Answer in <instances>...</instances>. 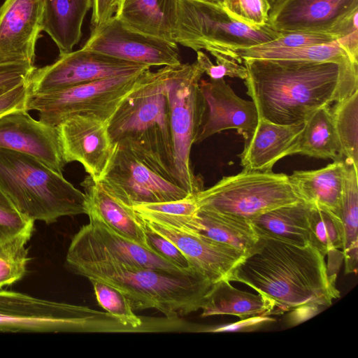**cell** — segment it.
<instances>
[{"label":"cell","instance_id":"obj_1","mask_svg":"<svg viewBox=\"0 0 358 358\" xmlns=\"http://www.w3.org/2000/svg\"><path fill=\"white\" fill-rule=\"evenodd\" d=\"M244 83L259 115L271 122H306L318 109L358 90V62L244 59Z\"/></svg>","mask_w":358,"mask_h":358},{"label":"cell","instance_id":"obj_2","mask_svg":"<svg viewBox=\"0 0 358 358\" xmlns=\"http://www.w3.org/2000/svg\"><path fill=\"white\" fill-rule=\"evenodd\" d=\"M258 236L229 281L245 284L270 299L277 313L306 304L324 309L340 296L324 256L311 243L301 247Z\"/></svg>","mask_w":358,"mask_h":358},{"label":"cell","instance_id":"obj_3","mask_svg":"<svg viewBox=\"0 0 358 358\" xmlns=\"http://www.w3.org/2000/svg\"><path fill=\"white\" fill-rule=\"evenodd\" d=\"M65 264L75 274L118 289L134 310L154 308L169 318L201 310L217 284L199 271L171 273L129 265L105 255L70 250Z\"/></svg>","mask_w":358,"mask_h":358},{"label":"cell","instance_id":"obj_4","mask_svg":"<svg viewBox=\"0 0 358 358\" xmlns=\"http://www.w3.org/2000/svg\"><path fill=\"white\" fill-rule=\"evenodd\" d=\"M170 66L145 72L140 84L109 120L108 129L114 145L131 150L180 186L175 167L167 94Z\"/></svg>","mask_w":358,"mask_h":358},{"label":"cell","instance_id":"obj_5","mask_svg":"<svg viewBox=\"0 0 358 358\" xmlns=\"http://www.w3.org/2000/svg\"><path fill=\"white\" fill-rule=\"evenodd\" d=\"M0 188L34 222L52 224L61 217L87 214L84 192L62 173L22 152L0 148Z\"/></svg>","mask_w":358,"mask_h":358},{"label":"cell","instance_id":"obj_6","mask_svg":"<svg viewBox=\"0 0 358 358\" xmlns=\"http://www.w3.org/2000/svg\"><path fill=\"white\" fill-rule=\"evenodd\" d=\"M122 329L107 312L0 289V331L120 333Z\"/></svg>","mask_w":358,"mask_h":358},{"label":"cell","instance_id":"obj_7","mask_svg":"<svg viewBox=\"0 0 358 358\" xmlns=\"http://www.w3.org/2000/svg\"><path fill=\"white\" fill-rule=\"evenodd\" d=\"M199 209L248 220L302 200L285 173L243 169L194 194Z\"/></svg>","mask_w":358,"mask_h":358},{"label":"cell","instance_id":"obj_8","mask_svg":"<svg viewBox=\"0 0 358 358\" xmlns=\"http://www.w3.org/2000/svg\"><path fill=\"white\" fill-rule=\"evenodd\" d=\"M203 74L196 60L192 64L171 65L167 79L175 167L180 186L191 194L203 189L201 181L192 168L190 153L206 111V100L199 87Z\"/></svg>","mask_w":358,"mask_h":358},{"label":"cell","instance_id":"obj_9","mask_svg":"<svg viewBox=\"0 0 358 358\" xmlns=\"http://www.w3.org/2000/svg\"><path fill=\"white\" fill-rule=\"evenodd\" d=\"M147 70L29 96L26 110L37 111L39 120L52 127L74 115L108 122L121 102L140 84Z\"/></svg>","mask_w":358,"mask_h":358},{"label":"cell","instance_id":"obj_10","mask_svg":"<svg viewBox=\"0 0 358 358\" xmlns=\"http://www.w3.org/2000/svg\"><path fill=\"white\" fill-rule=\"evenodd\" d=\"M268 24L254 29L231 18L220 4L178 0L173 41L197 52L212 46L248 47L278 38Z\"/></svg>","mask_w":358,"mask_h":358},{"label":"cell","instance_id":"obj_11","mask_svg":"<svg viewBox=\"0 0 358 358\" xmlns=\"http://www.w3.org/2000/svg\"><path fill=\"white\" fill-rule=\"evenodd\" d=\"M97 182L129 207L177 201L191 195L142 158L118 145H115L110 161Z\"/></svg>","mask_w":358,"mask_h":358},{"label":"cell","instance_id":"obj_12","mask_svg":"<svg viewBox=\"0 0 358 358\" xmlns=\"http://www.w3.org/2000/svg\"><path fill=\"white\" fill-rule=\"evenodd\" d=\"M150 66L82 48L36 69L29 79V96L48 94L104 78L130 75Z\"/></svg>","mask_w":358,"mask_h":358},{"label":"cell","instance_id":"obj_13","mask_svg":"<svg viewBox=\"0 0 358 358\" xmlns=\"http://www.w3.org/2000/svg\"><path fill=\"white\" fill-rule=\"evenodd\" d=\"M358 0H280L268 24L278 32L330 33L340 38L358 26Z\"/></svg>","mask_w":358,"mask_h":358},{"label":"cell","instance_id":"obj_14","mask_svg":"<svg viewBox=\"0 0 358 358\" xmlns=\"http://www.w3.org/2000/svg\"><path fill=\"white\" fill-rule=\"evenodd\" d=\"M83 47L149 66L181 63L177 43L136 30L115 15L95 27Z\"/></svg>","mask_w":358,"mask_h":358},{"label":"cell","instance_id":"obj_15","mask_svg":"<svg viewBox=\"0 0 358 358\" xmlns=\"http://www.w3.org/2000/svg\"><path fill=\"white\" fill-rule=\"evenodd\" d=\"M90 222L73 236L68 250L105 255L123 263L171 273H187L195 269L182 268L155 252L113 231L101 219L88 213Z\"/></svg>","mask_w":358,"mask_h":358},{"label":"cell","instance_id":"obj_16","mask_svg":"<svg viewBox=\"0 0 358 358\" xmlns=\"http://www.w3.org/2000/svg\"><path fill=\"white\" fill-rule=\"evenodd\" d=\"M66 164L78 162L95 181L105 171L113 155L108 122L83 115L71 116L57 127Z\"/></svg>","mask_w":358,"mask_h":358},{"label":"cell","instance_id":"obj_17","mask_svg":"<svg viewBox=\"0 0 358 358\" xmlns=\"http://www.w3.org/2000/svg\"><path fill=\"white\" fill-rule=\"evenodd\" d=\"M0 148L31 155L62 174L66 164L57 127L34 120L25 109L0 115Z\"/></svg>","mask_w":358,"mask_h":358},{"label":"cell","instance_id":"obj_18","mask_svg":"<svg viewBox=\"0 0 358 358\" xmlns=\"http://www.w3.org/2000/svg\"><path fill=\"white\" fill-rule=\"evenodd\" d=\"M138 217L144 226L173 243L192 267L213 282L229 280L234 268L245 256L234 248L199 234Z\"/></svg>","mask_w":358,"mask_h":358},{"label":"cell","instance_id":"obj_19","mask_svg":"<svg viewBox=\"0 0 358 358\" xmlns=\"http://www.w3.org/2000/svg\"><path fill=\"white\" fill-rule=\"evenodd\" d=\"M199 87L206 111L195 143L227 129H236L243 138L255 129L259 115L254 101L238 96L224 78L201 80Z\"/></svg>","mask_w":358,"mask_h":358},{"label":"cell","instance_id":"obj_20","mask_svg":"<svg viewBox=\"0 0 358 358\" xmlns=\"http://www.w3.org/2000/svg\"><path fill=\"white\" fill-rule=\"evenodd\" d=\"M42 0H6L0 8V64H34Z\"/></svg>","mask_w":358,"mask_h":358},{"label":"cell","instance_id":"obj_21","mask_svg":"<svg viewBox=\"0 0 358 358\" xmlns=\"http://www.w3.org/2000/svg\"><path fill=\"white\" fill-rule=\"evenodd\" d=\"M304 126L305 122L283 125L259 118L255 129L243 138L241 165L246 170L272 171L280 159L296 155Z\"/></svg>","mask_w":358,"mask_h":358},{"label":"cell","instance_id":"obj_22","mask_svg":"<svg viewBox=\"0 0 358 358\" xmlns=\"http://www.w3.org/2000/svg\"><path fill=\"white\" fill-rule=\"evenodd\" d=\"M80 185L86 196L87 215H96L119 235L152 251L143 225L132 208L122 203L90 176Z\"/></svg>","mask_w":358,"mask_h":358},{"label":"cell","instance_id":"obj_23","mask_svg":"<svg viewBox=\"0 0 358 358\" xmlns=\"http://www.w3.org/2000/svg\"><path fill=\"white\" fill-rule=\"evenodd\" d=\"M344 159L311 171H294L288 176L294 191L310 206L338 216L343 189Z\"/></svg>","mask_w":358,"mask_h":358},{"label":"cell","instance_id":"obj_24","mask_svg":"<svg viewBox=\"0 0 358 358\" xmlns=\"http://www.w3.org/2000/svg\"><path fill=\"white\" fill-rule=\"evenodd\" d=\"M42 1V31L55 43L59 55L71 52L81 38L83 20L93 0Z\"/></svg>","mask_w":358,"mask_h":358},{"label":"cell","instance_id":"obj_25","mask_svg":"<svg viewBox=\"0 0 358 358\" xmlns=\"http://www.w3.org/2000/svg\"><path fill=\"white\" fill-rule=\"evenodd\" d=\"M177 5L178 0H122L115 15L136 30L173 42Z\"/></svg>","mask_w":358,"mask_h":358},{"label":"cell","instance_id":"obj_26","mask_svg":"<svg viewBox=\"0 0 358 358\" xmlns=\"http://www.w3.org/2000/svg\"><path fill=\"white\" fill-rule=\"evenodd\" d=\"M310 208L301 201L267 211L250 222L258 235L303 247L310 243Z\"/></svg>","mask_w":358,"mask_h":358},{"label":"cell","instance_id":"obj_27","mask_svg":"<svg viewBox=\"0 0 358 358\" xmlns=\"http://www.w3.org/2000/svg\"><path fill=\"white\" fill-rule=\"evenodd\" d=\"M201 310L203 317L228 315L241 320L277 313L272 300L260 294L238 289L228 280L217 282Z\"/></svg>","mask_w":358,"mask_h":358},{"label":"cell","instance_id":"obj_28","mask_svg":"<svg viewBox=\"0 0 358 358\" xmlns=\"http://www.w3.org/2000/svg\"><path fill=\"white\" fill-rule=\"evenodd\" d=\"M297 154L333 162L344 159L330 106L318 109L306 120Z\"/></svg>","mask_w":358,"mask_h":358},{"label":"cell","instance_id":"obj_29","mask_svg":"<svg viewBox=\"0 0 358 358\" xmlns=\"http://www.w3.org/2000/svg\"><path fill=\"white\" fill-rule=\"evenodd\" d=\"M206 50L208 52L215 50L228 55L240 63L244 59L336 62L351 60L337 41L327 43L269 50H252L247 47L228 46H212L208 48Z\"/></svg>","mask_w":358,"mask_h":358},{"label":"cell","instance_id":"obj_30","mask_svg":"<svg viewBox=\"0 0 358 358\" xmlns=\"http://www.w3.org/2000/svg\"><path fill=\"white\" fill-rule=\"evenodd\" d=\"M342 195L338 213L343 232V256L358 255V168L344 159Z\"/></svg>","mask_w":358,"mask_h":358},{"label":"cell","instance_id":"obj_31","mask_svg":"<svg viewBox=\"0 0 358 358\" xmlns=\"http://www.w3.org/2000/svg\"><path fill=\"white\" fill-rule=\"evenodd\" d=\"M344 159L358 166V90L330 106Z\"/></svg>","mask_w":358,"mask_h":358},{"label":"cell","instance_id":"obj_32","mask_svg":"<svg viewBox=\"0 0 358 358\" xmlns=\"http://www.w3.org/2000/svg\"><path fill=\"white\" fill-rule=\"evenodd\" d=\"M309 224L310 243L324 257L329 252L343 248V228L336 214L311 206Z\"/></svg>","mask_w":358,"mask_h":358},{"label":"cell","instance_id":"obj_33","mask_svg":"<svg viewBox=\"0 0 358 358\" xmlns=\"http://www.w3.org/2000/svg\"><path fill=\"white\" fill-rule=\"evenodd\" d=\"M31 235L22 234L0 242V289L20 280L25 275L29 259L26 245Z\"/></svg>","mask_w":358,"mask_h":358},{"label":"cell","instance_id":"obj_34","mask_svg":"<svg viewBox=\"0 0 358 358\" xmlns=\"http://www.w3.org/2000/svg\"><path fill=\"white\" fill-rule=\"evenodd\" d=\"M222 6L231 18L254 29L268 24L271 9L268 0H222Z\"/></svg>","mask_w":358,"mask_h":358},{"label":"cell","instance_id":"obj_35","mask_svg":"<svg viewBox=\"0 0 358 358\" xmlns=\"http://www.w3.org/2000/svg\"><path fill=\"white\" fill-rule=\"evenodd\" d=\"M209 52L215 58V64L201 50L196 52V61L210 79L217 80L227 76L245 80L247 70L242 63L228 55L215 50H210Z\"/></svg>","mask_w":358,"mask_h":358},{"label":"cell","instance_id":"obj_36","mask_svg":"<svg viewBox=\"0 0 358 358\" xmlns=\"http://www.w3.org/2000/svg\"><path fill=\"white\" fill-rule=\"evenodd\" d=\"M143 227L148 243L152 251L182 268L194 269L173 243L144 225Z\"/></svg>","mask_w":358,"mask_h":358},{"label":"cell","instance_id":"obj_37","mask_svg":"<svg viewBox=\"0 0 358 358\" xmlns=\"http://www.w3.org/2000/svg\"><path fill=\"white\" fill-rule=\"evenodd\" d=\"M131 208L138 211L171 215H191L195 214L199 209L194 194L177 201L140 204Z\"/></svg>","mask_w":358,"mask_h":358},{"label":"cell","instance_id":"obj_38","mask_svg":"<svg viewBox=\"0 0 358 358\" xmlns=\"http://www.w3.org/2000/svg\"><path fill=\"white\" fill-rule=\"evenodd\" d=\"M35 69L26 63L0 64V96L28 80Z\"/></svg>","mask_w":358,"mask_h":358},{"label":"cell","instance_id":"obj_39","mask_svg":"<svg viewBox=\"0 0 358 358\" xmlns=\"http://www.w3.org/2000/svg\"><path fill=\"white\" fill-rule=\"evenodd\" d=\"M29 96V80L0 96V115L15 109H25Z\"/></svg>","mask_w":358,"mask_h":358},{"label":"cell","instance_id":"obj_40","mask_svg":"<svg viewBox=\"0 0 358 358\" xmlns=\"http://www.w3.org/2000/svg\"><path fill=\"white\" fill-rule=\"evenodd\" d=\"M115 10V0H93L92 24L94 27L103 24L114 15Z\"/></svg>","mask_w":358,"mask_h":358},{"label":"cell","instance_id":"obj_41","mask_svg":"<svg viewBox=\"0 0 358 358\" xmlns=\"http://www.w3.org/2000/svg\"><path fill=\"white\" fill-rule=\"evenodd\" d=\"M337 42L351 60L358 62V26L354 27Z\"/></svg>","mask_w":358,"mask_h":358},{"label":"cell","instance_id":"obj_42","mask_svg":"<svg viewBox=\"0 0 358 358\" xmlns=\"http://www.w3.org/2000/svg\"><path fill=\"white\" fill-rule=\"evenodd\" d=\"M321 310L322 308L315 305H303L292 310V314L289 319L294 324H297L316 315Z\"/></svg>","mask_w":358,"mask_h":358},{"label":"cell","instance_id":"obj_43","mask_svg":"<svg viewBox=\"0 0 358 358\" xmlns=\"http://www.w3.org/2000/svg\"><path fill=\"white\" fill-rule=\"evenodd\" d=\"M0 206L6 208H15L8 197L0 188ZM17 209V208H16Z\"/></svg>","mask_w":358,"mask_h":358},{"label":"cell","instance_id":"obj_44","mask_svg":"<svg viewBox=\"0 0 358 358\" xmlns=\"http://www.w3.org/2000/svg\"><path fill=\"white\" fill-rule=\"evenodd\" d=\"M203 1L217 3V4H220L221 6H222V0H203Z\"/></svg>","mask_w":358,"mask_h":358},{"label":"cell","instance_id":"obj_45","mask_svg":"<svg viewBox=\"0 0 358 358\" xmlns=\"http://www.w3.org/2000/svg\"><path fill=\"white\" fill-rule=\"evenodd\" d=\"M280 0H268L271 7L275 5V3H277L278 2H279Z\"/></svg>","mask_w":358,"mask_h":358},{"label":"cell","instance_id":"obj_46","mask_svg":"<svg viewBox=\"0 0 358 358\" xmlns=\"http://www.w3.org/2000/svg\"><path fill=\"white\" fill-rule=\"evenodd\" d=\"M122 1V0H115V5L116 8L120 5V3H121Z\"/></svg>","mask_w":358,"mask_h":358}]
</instances>
